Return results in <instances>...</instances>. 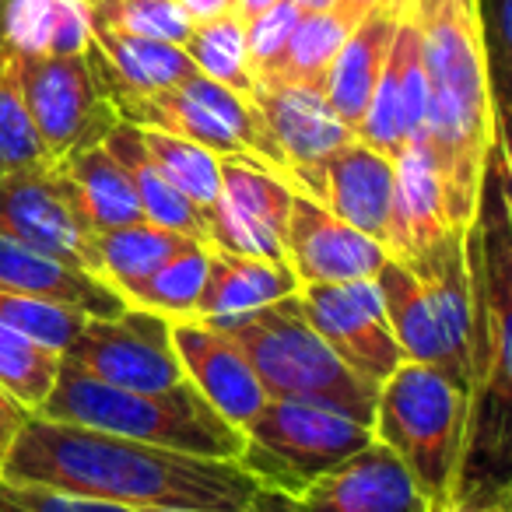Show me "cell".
<instances>
[{"label":"cell","instance_id":"cell-33","mask_svg":"<svg viewBox=\"0 0 512 512\" xmlns=\"http://www.w3.org/2000/svg\"><path fill=\"white\" fill-rule=\"evenodd\" d=\"M190 53L193 67L204 78L218 81V85L232 88V92L253 99L256 95V74L249 64V50H246V22L239 15H221L214 22L193 25L190 39L183 46Z\"/></svg>","mask_w":512,"mask_h":512},{"label":"cell","instance_id":"cell-1","mask_svg":"<svg viewBox=\"0 0 512 512\" xmlns=\"http://www.w3.org/2000/svg\"><path fill=\"white\" fill-rule=\"evenodd\" d=\"M0 477L137 512H239L264 484L239 460H207L29 414Z\"/></svg>","mask_w":512,"mask_h":512},{"label":"cell","instance_id":"cell-7","mask_svg":"<svg viewBox=\"0 0 512 512\" xmlns=\"http://www.w3.org/2000/svg\"><path fill=\"white\" fill-rule=\"evenodd\" d=\"M116 116L144 130L186 137L221 158H246L271 169L285 183H292L285 151L267 130L264 116L253 99L218 85V81L193 74L183 85L151 95H109Z\"/></svg>","mask_w":512,"mask_h":512},{"label":"cell","instance_id":"cell-31","mask_svg":"<svg viewBox=\"0 0 512 512\" xmlns=\"http://www.w3.org/2000/svg\"><path fill=\"white\" fill-rule=\"evenodd\" d=\"M43 141L25 106L22 81H18V60L8 32H4V0H0V176L46 165Z\"/></svg>","mask_w":512,"mask_h":512},{"label":"cell","instance_id":"cell-10","mask_svg":"<svg viewBox=\"0 0 512 512\" xmlns=\"http://www.w3.org/2000/svg\"><path fill=\"white\" fill-rule=\"evenodd\" d=\"M0 235L99 278L95 232L64 162L0 176Z\"/></svg>","mask_w":512,"mask_h":512},{"label":"cell","instance_id":"cell-29","mask_svg":"<svg viewBox=\"0 0 512 512\" xmlns=\"http://www.w3.org/2000/svg\"><path fill=\"white\" fill-rule=\"evenodd\" d=\"M4 32L18 53H88V0H4Z\"/></svg>","mask_w":512,"mask_h":512},{"label":"cell","instance_id":"cell-50","mask_svg":"<svg viewBox=\"0 0 512 512\" xmlns=\"http://www.w3.org/2000/svg\"><path fill=\"white\" fill-rule=\"evenodd\" d=\"M509 505H512V498H509Z\"/></svg>","mask_w":512,"mask_h":512},{"label":"cell","instance_id":"cell-20","mask_svg":"<svg viewBox=\"0 0 512 512\" xmlns=\"http://www.w3.org/2000/svg\"><path fill=\"white\" fill-rule=\"evenodd\" d=\"M418 278L456 365L470 383L474 362V278L467 260V232H449L421 253L400 260Z\"/></svg>","mask_w":512,"mask_h":512},{"label":"cell","instance_id":"cell-4","mask_svg":"<svg viewBox=\"0 0 512 512\" xmlns=\"http://www.w3.org/2000/svg\"><path fill=\"white\" fill-rule=\"evenodd\" d=\"M467 260L474 278V362L453 502L488 505L512 498V295L470 246Z\"/></svg>","mask_w":512,"mask_h":512},{"label":"cell","instance_id":"cell-44","mask_svg":"<svg viewBox=\"0 0 512 512\" xmlns=\"http://www.w3.org/2000/svg\"><path fill=\"white\" fill-rule=\"evenodd\" d=\"M239 512H295L292 509V498L281 495V491H260V498H256L249 509H239Z\"/></svg>","mask_w":512,"mask_h":512},{"label":"cell","instance_id":"cell-3","mask_svg":"<svg viewBox=\"0 0 512 512\" xmlns=\"http://www.w3.org/2000/svg\"><path fill=\"white\" fill-rule=\"evenodd\" d=\"M36 414L207 460H239L246 446V432L221 418L190 379L162 393H141L60 365L57 386Z\"/></svg>","mask_w":512,"mask_h":512},{"label":"cell","instance_id":"cell-9","mask_svg":"<svg viewBox=\"0 0 512 512\" xmlns=\"http://www.w3.org/2000/svg\"><path fill=\"white\" fill-rule=\"evenodd\" d=\"M18 81L50 162L106 141L120 123L88 53H18Z\"/></svg>","mask_w":512,"mask_h":512},{"label":"cell","instance_id":"cell-16","mask_svg":"<svg viewBox=\"0 0 512 512\" xmlns=\"http://www.w3.org/2000/svg\"><path fill=\"white\" fill-rule=\"evenodd\" d=\"M295 190L309 193L323 207L355 225L358 232L372 235L386 246L390 235V211H393V158L383 151L369 148L355 137L323 158L313 169L295 172Z\"/></svg>","mask_w":512,"mask_h":512},{"label":"cell","instance_id":"cell-6","mask_svg":"<svg viewBox=\"0 0 512 512\" xmlns=\"http://www.w3.org/2000/svg\"><path fill=\"white\" fill-rule=\"evenodd\" d=\"M470 390L439 365L404 362L379 383L372 435L404 460L432 509L453 505Z\"/></svg>","mask_w":512,"mask_h":512},{"label":"cell","instance_id":"cell-13","mask_svg":"<svg viewBox=\"0 0 512 512\" xmlns=\"http://www.w3.org/2000/svg\"><path fill=\"white\" fill-rule=\"evenodd\" d=\"M292 183L246 158H221V190L207 214V242L228 253L285 264Z\"/></svg>","mask_w":512,"mask_h":512},{"label":"cell","instance_id":"cell-40","mask_svg":"<svg viewBox=\"0 0 512 512\" xmlns=\"http://www.w3.org/2000/svg\"><path fill=\"white\" fill-rule=\"evenodd\" d=\"M484 46H488V71H491V99L512 95V0H495L484 8Z\"/></svg>","mask_w":512,"mask_h":512},{"label":"cell","instance_id":"cell-38","mask_svg":"<svg viewBox=\"0 0 512 512\" xmlns=\"http://www.w3.org/2000/svg\"><path fill=\"white\" fill-rule=\"evenodd\" d=\"M302 15H306V11H302L299 4L278 0L264 15H256L246 22V50H249V64H253L256 81L281 64V57H285L288 43H292V32Z\"/></svg>","mask_w":512,"mask_h":512},{"label":"cell","instance_id":"cell-47","mask_svg":"<svg viewBox=\"0 0 512 512\" xmlns=\"http://www.w3.org/2000/svg\"><path fill=\"white\" fill-rule=\"evenodd\" d=\"M292 4H299L302 11H323V8H334L337 0H292Z\"/></svg>","mask_w":512,"mask_h":512},{"label":"cell","instance_id":"cell-41","mask_svg":"<svg viewBox=\"0 0 512 512\" xmlns=\"http://www.w3.org/2000/svg\"><path fill=\"white\" fill-rule=\"evenodd\" d=\"M495 144H491V155L502 172L505 197L512 204V95H495Z\"/></svg>","mask_w":512,"mask_h":512},{"label":"cell","instance_id":"cell-27","mask_svg":"<svg viewBox=\"0 0 512 512\" xmlns=\"http://www.w3.org/2000/svg\"><path fill=\"white\" fill-rule=\"evenodd\" d=\"M102 144L120 158L123 169H127L130 179H134V190H137V200H141L144 218L155 221V225H162V228H172V232H183V235H193V239L207 242V214L200 211L190 197H183V193L158 172V165L151 162L148 151H144L141 130H137L134 123L120 120L113 130H109Z\"/></svg>","mask_w":512,"mask_h":512},{"label":"cell","instance_id":"cell-5","mask_svg":"<svg viewBox=\"0 0 512 512\" xmlns=\"http://www.w3.org/2000/svg\"><path fill=\"white\" fill-rule=\"evenodd\" d=\"M221 334L246 355L271 400H313L351 414L372 428L379 386L351 372L313 330L299 295L256 309L221 327Z\"/></svg>","mask_w":512,"mask_h":512},{"label":"cell","instance_id":"cell-39","mask_svg":"<svg viewBox=\"0 0 512 512\" xmlns=\"http://www.w3.org/2000/svg\"><path fill=\"white\" fill-rule=\"evenodd\" d=\"M0 512H137V509L99 502V498H81L71 495V491L46 488V484L0 477Z\"/></svg>","mask_w":512,"mask_h":512},{"label":"cell","instance_id":"cell-11","mask_svg":"<svg viewBox=\"0 0 512 512\" xmlns=\"http://www.w3.org/2000/svg\"><path fill=\"white\" fill-rule=\"evenodd\" d=\"M64 365L141 393H162L186 383L172 344V320L137 306H127L113 320H88L64 351Z\"/></svg>","mask_w":512,"mask_h":512},{"label":"cell","instance_id":"cell-23","mask_svg":"<svg viewBox=\"0 0 512 512\" xmlns=\"http://www.w3.org/2000/svg\"><path fill=\"white\" fill-rule=\"evenodd\" d=\"M92 60L106 95L165 92L197 74L183 46L102 29V25H92Z\"/></svg>","mask_w":512,"mask_h":512},{"label":"cell","instance_id":"cell-45","mask_svg":"<svg viewBox=\"0 0 512 512\" xmlns=\"http://www.w3.org/2000/svg\"><path fill=\"white\" fill-rule=\"evenodd\" d=\"M271 4H278V0H232L235 15H239L242 22H249V18H256V15H264Z\"/></svg>","mask_w":512,"mask_h":512},{"label":"cell","instance_id":"cell-37","mask_svg":"<svg viewBox=\"0 0 512 512\" xmlns=\"http://www.w3.org/2000/svg\"><path fill=\"white\" fill-rule=\"evenodd\" d=\"M0 320L15 327L18 334L32 337L39 341L43 348L60 351L64 355L71 348V341L81 334L92 316L78 313V309H67L57 306V302H46V299H32V295H11V292H0Z\"/></svg>","mask_w":512,"mask_h":512},{"label":"cell","instance_id":"cell-48","mask_svg":"<svg viewBox=\"0 0 512 512\" xmlns=\"http://www.w3.org/2000/svg\"><path fill=\"white\" fill-rule=\"evenodd\" d=\"M379 4H386V8H397V11H411L414 0H379Z\"/></svg>","mask_w":512,"mask_h":512},{"label":"cell","instance_id":"cell-24","mask_svg":"<svg viewBox=\"0 0 512 512\" xmlns=\"http://www.w3.org/2000/svg\"><path fill=\"white\" fill-rule=\"evenodd\" d=\"M407 11L386 8V4H372L369 15L358 22V29L348 36L344 50L337 53L334 67H330L327 81H323V95L334 106V113L348 123L351 130L362 123L369 99L379 85V74L390 57V46L397 39L400 18Z\"/></svg>","mask_w":512,"mask_h":512},{"label":"cell","instance_id":"cell-14","mask_svg":"<svg viewBox=\"0 0 512 512\" xmlns=\"http://www.w3.org/2000/svg\"><path fill=\"white\" fill-rule=\"evenodd\" d=\"M390 260L383 242L358 232L309 193L292 190V211L285 228V264L299 285H341L376 278Z\"/></svg>","mask_w":512,"mask_h":512},{"label":"cell","instance_id":"cell-42","mask_svg":"<svg viewBox=\"0 0 512 512\" xmlns=\"http://www.w3.org/2000/svg\"><path fill=\"white\" fill-rule=\"evenodd\" d=\"M29 414L32 411H25L11 393L0 390V470H4V460H8L11 446H15L18 432H22V425L29 421Z\"/></svg>","mask_w":512,"mask_h":512},{"label":"cell","instance_id":"cell-34","mask_svg":"<svg viewBox=\"0 0 512 512\" xmlns=\"http://www.w3.org/2000/svg\"><path fill=\"white\" fill-rule=\"evenodd\" d=\"M141 130V141L148 158L158 165L165 179L176 186L183 197H190L204 214H211L221 190V155L186 141V137L165 134V130Z\"/></svg>","mask_w":512,"mask_h":512},{"label":"cell","instance_id":"cell-12","mask_svg":"<svg viewBox=\"0 0 512 512\" xmlns=\"http://www.w3.org/2000/svg\"><path fill=\"white\" fill-rule=\"evenodd\" d=\"M299 306L316 334L334 348V355L369 383L379 386L407 362L390 327L376 278L341 281V285H302Z\"/></svg>","mask_w":512,"mask_h":512},{"label":"cell","instance_id":"cell-15","mask_svg":"<svg viewBox=\"0 0 512 512\" xmlns=\"http://www.w3.org/2000/svg\"><path fill=\"white\" fill-rule=\"evenodd\" d=\"M295 512H435L390 446L372 439L355 456L292 495Z\"/></svg>","mask_w":512,"mask_h":512},{"label":"cell","instance_id":"cell-8","mask_svg":"<svg viewBox=\"0 0 512 512\" xmlns=\"http://www.w3.org/2000/svg\"><path fill=\"white\" fill-rule=\"evenodd\" d=\"M242 432L239 463L267 491L288 498L376 439L358 418L313 400H267Z\"/></svg>","mask_w":512,"mask_h":512},{"label":"cell","instance_id":"cell-19","mask_svg":"<svg viewBox=\"0 0 512 512\" xmlns=\"http://www.w3.org/2000/svg\"><path fill=\"white\" fill-rule=\"evenodd\" d=\"M449 232H460V228L449 221L446 186H442L432 148L428 141L407 144L393 158V211L386 253L390 260H407Z\"/></svg>","mask_w":512,"mask_h":512},{"label":"cell","instance_id":"cell-2","mask_svg":"<svg viewBox=\"0 0 512 512\" xmlns=\"http://www.w3.org/2000/svg\"><path fill=\"white\" fill-rule=\"evenodd\" d=\"M428 74V148L442 172L449 221L470 232L495 144L481 0H414Z\"/></svg>","mask_w":512,"mask_h":512},{"label":"cell","instance_id":"cell-22","mask_svg":"<svg viewBox=\"0 0 512 512\" xmlns=\"http://www.w3.org/2000/svg\"><path fill=\"white\" fill-rule=\"evenodd\" d=\"M299 288V278H295V271L288 264H274V260L228 253V249L211 246L197 320L221 330L228 323L242 320V316L256 313V309L292 299V295H299Z\"/></svg>","mask_w":512,"mask_h":512},{"label":"cell","instance_id":"cell-21","mask_svg":"<svg viewBox=\"0 0 512 512\" xmlns=\"http://www.w3.org/2000/svg\"><path fill=\"white\" fill-rule=\"evenodd\" d=\"M0 292L57 302V306L92 316V320H113L127 309V299L109 281L95 278L81 267L60 264L53 256L22 246L8 235H0Z\"/></svg>","mask_w":512,"mask_h":512},{"label":"cell","instance_id":"cell-49","mask_svg":"<svg viewBox=\"0 0 512 512\" xmlns=\"http://www.w3.org/2000/svg\"><path fill=\"white\" fill-rule=\"evenodd\" d=\"M88 4H99V0H88Z\"/></svg>","mask_w":512,"mask_h":512},{"label":"cell","instance_id":"cell-51","mask_svg":"<svg viewBox=\"0 0 512 512\" xmlns=\"http://www.w3.org/2000/svg\"><path fill=\"white\" fill-rule=\"evenodd\" d=\"M376 4H379V0H376Z\"/></svg>","mask_w":512,"mask_h":512},{"label":"cell","instance_id":"cell-35","mask_svg":"<svg viewBox=\"0 0 512 512\" xmlns=\"http://www.w3.org/2000/svg\"><path fill=\"white\" fill-rule=\"evenodd\" d=\"M64 355L43 348L0 320V390L11 393L25 411L36 414L53 393Z\"/></svg>","mask_w":512,"mask_h":512},{"label":"cell","instance_id":"cell-32","mask_svg":"<svg viewBox=\"0 0 512 512\" xmlns=\"http://www.w3.org/2000/svg\"><path fill=\"white\" fill-rule=\"evenodd\" d=\"M207 260H211V246L193 242L190 249H183L169 264L158 267L155 274L130 285L123 299H127V306L151 309V313H162L169 320H197V306L207 281Z\"/></svg>","mask_w":512,"mask_h":512},{"label":"cell","instance_id":"cell-25","mask_svg":"<svg viewBox=\"0 0 512 512\" xmlns=\"http://www.w3.org/2000/svg\"><path fill=\"white\" fill-rule=\"evenodd\" d=\"M376 0H337L334 8L306 11L292 32L281 64L260 81H288V85H309L323 88L337 53L344 50L348 36L358 29L365 15L372 11Z\"/></svg>","mask_w":512,"mask_h":512},{"label":"cell","instance_id":"cell-43","mask_svg":"<svg viewBox=\"0 0 512 512\" xmlns=\"http://www.w3.org/2000/svg\"><path fill=\"white\" fill-rule=\"evenodd\" d=\"M179 8L186 11L193 25H204V22H214L221 15H232V0H176Z\"/></svg>","mask_w":512,"mask_h":512},{"label":"cell","instance_id":"cell-30","mask_svg":"<svg viewBox=\"0 0 512 512\" xmlns=\"http://www.w3.org/2000/svg\"><path fill=\"white\" fill-rule=\"evenodd\" d=\"M193 235L172 232L155 221H134V225L109 228V232L95 235V256H99V278L109 281L116 292H127L130 285L144 281L148 274H155L162 264H169L172 256H179L183 249H190Z\"/></svg>","mask_w":512,"mask_h":512},{"label":"cell","instance_id":"cell-28","mask_svg":"<svg viewBox=\"0 0 512 512\" xmlns=\"http://www.w3.org/2000/svg\"><path fill=\"white\" fill-rule=\"evenodd\" d=\"M78 193V204L85 211L92 232H109V228L134 225L144 221L141 200H137L134 179L123 169V162L106 148V144H92L74 155L60 158Z\"/></svg>","mask_w":512,"mask_h":512},{"label":"cell","instance_id":"cell-46","mask_svg":"<svg viewBox=\"0 0 512 512\" xmlns=\"http://www.w3.org/2000/svg\"><path fill=\"white\" fill-rule=\"evenodd\" d=\"M435 512H512L509 502H488V505H446V509H435Z\"/></svg>","mask_w":512,"mask_h":512},{"label":"cell","instance_id":"cell-26","mask_svg":"<svg viewBox=\"0 0 512 512\" xmlns=\"http://www.w3.org/2000/svg\"><path fill=\"white\" fill-rule=\"evenodd\" d=\"M376 281H379V292H383L390 327H393V334H397L400 348H404L407 362L439 365V369H446L449 376H456L470 390L467 376H463L460 365H456L453 351H449L446 337H442L439 320H435L418 278H414L400 260H386L383 271L376 274Z\"/></svg>","mask_w":512,"mask_h":512},{"label":"cell","instance_id":"cell-17","mask_svg":"<svg viewBox=\"0 0 512 512\" xmlns=\"http://www.w3.org/2000/svg\"><path fill=\"white\" fill-rule=\"evenodd\" d=\"M172 344H176L186 379L204 393V400L225 421L246 428L264 411V404L271 400L264 383L256 379L246 355L221 330L200 320H172Z\"/></svg>","mask_w":512,"mask_h":512},{"label":"cell","instance_id":"cell-18","mask_svg":"<svg viewBox=\"0 0 512 512\" xmlns=\"http://www.w3.org/2000/svg\"><path fill=\"white\" fill-rule=\"evenodd\" d=\"M256 109L264 116L267 130L285 151L288 169L295 172L313 169L323 158L341 151L355 141V130L334 113L323 88L288 85V81H256L253 95Z\"/></svg>","mask_w":512,"mask_h":512},{"label":"cell","instance_id":"cell-36","mask_svg":"<svg viewBox=\"0 0 512 512\" xmlns=\"http://www.w3.org/2000/svg\"><path fill=\"white\" fill-rule=\"evenodd\" d=\"M88 15H92V25H102V29L176 46H186L193 32V22L176 0H99V4H88Z\"/></svg>","mask_w":512,"mask_h":512}]
</instances>
